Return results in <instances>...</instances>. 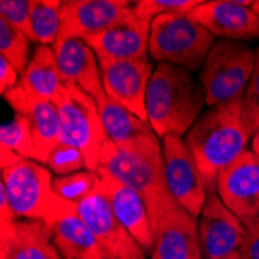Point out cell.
<instances>
[{
    "mask_svg": "<svg viewBox=\"0 0 259 259\" xmlns=\"http://www.w3.org/2000/svg\"><path fill=\"white\" fill-rule=\"evenodd\" d=\"M244 100L209 107L183 137L190 148L208 194L218 193L221 174L247 149L250 134L242 116Z\"/></svg>",
    "mask_w": 259,
    "mask_h": 259,
    "instance_id": "obj_1",
    "label": "cell"
},
{
    "mask_svg": "<svg viewBox=\"0 0 259 259\" xmlns=\"http://www.w3.org/2000/svg\"><path fill=\"white\" fill-rule=\"evenodd\" d=\"M206 106L202 84L190 70L158 64L146 93L148 123L161 140L168 134L185 137Z\"/></svg>",
    "mask_w": 259,
    "mask_h": 259,
    "instance_id": "obj_2",
    "label": "cell"
},
{
    "mask_svg": "<svg viewBox=\"0 0 259 259\" xmlns=\"http://www.w3.org/2000/svg\"><path fill=\"white\" fill-rule=\"evenodd\" d=\"M2 185L19 221H37L53 227L59 219L76 211L53 190V176L42 163L0 149Z\"/></svg>",
    "mask_w": 259,
    "mask_h": 259,
    "instance_id": "obj_3",
    "label": "cell"
},
{
    "mask_svg": "<svg viewBox=\"0 0 259 259\" xmlns=\"http://www.w3.org/2000/svg\"><path fill=\"white\" fill-rule=\"evenodd\" d=\"M98 174L112 177L143 197L154 228L164 214L179 206L164 177L163 151L141 152L121 149L109 140L101 151Z\"/></svg>",
    "mask_w": 259,
    "mask_h": 259,
    "instance_id": "obj_4",
    "label": "cell"
},
{
    "mask_svg": "<svg viewBox=\"0 0 259 259\" xmlns=\"http://www.w3.org/2000/svg\"><path fill=\"white\" fill-rule=\"evenodd\" d=\"M214 44V36L188 14H164L151 23L149 55L158 64L197 72Z\"/></svg>",
    "mask_w": 259,
    "mask_h": 259,
    "instance_id": "obj_5",
    "label": "cell"
},
{
    "mask_svg": "<svg viewBox=\"0 0 259 259\" xmlns=\"http://www.w3.org/2000/svg\"><path fill=\"white\" fill-rule=\"evenodd\" d=\"M256 64V52L238 40H218L199 73L206 106L244 100Z\"/></svg>",
    "mask_w": 259,
    "mask_h": 259,
    "instance_id": "obj_6",
    "label": "cell"
},
{
    "mask_svg": "<svg viewBox=\"0 0 259 259\" xmlns=\"http://www.w3.org/2000/svg\"><path fill=\"white\" fill-rule=\"evenodd\" d=\"M53 103L61 118V141L76 146L85 158L87 171L98 172L101 151L109 137L95 100L76 84L65 82Z\"/></svg>",
    "mask_w": 259,
    "mask_h": 259,
    "instance_id": "obj_7",
    "label": "cell"
},
{
    "mask_svg": "<svg viewBox=\"0 0 259 259\" xmlns=\"http://www.w3.org/2000/svg\"><path fill=\"white\" fill-rule=\"evenodd\" d=\"M79 218L97 238L104 259H146V253L113 213L101 180L95 190L76 205Z\"/></svg>",
    "mask_w": 259,
    "mask_h": 259,
    "instance_id": "obj_8",
    "label": "cell"
},
{
    "mask_svg": "<svg viewBox=\"0 0 259 259\" xmlns=\"http://www.w3.org/2000/svg\"><path fill=\"white\" fill-rule=\"evenodd\" d=\"M161 149L164 177L174 200L194 218L200 216L209 194L190 148L182 135L168 134L161 138Z\"/></svg>",
    "mask_w": 259,
    "mask_h": 259,
    "instance_id": "obj_9",
    "label": "cell"
},
{
    "mask_svg": "<svg viewBox=\"0 0 259 259\" xmlns=\"http://www.w3.org/2000/svg\"><path fill=\"white\" fill-rule=\"evenodd\" d=\"M126 0H67L61 5L62 27L58 39H82L104 33L134 17Z\"/></svg>",
    "mask_w": 259,
    "mask_h": 259,
    "instance_id": "obj_10",
    "label": "cell"
},
{
    "mask_svg": "<svg viewBox=\"0 0 259 259\" xmlns=\"http://www.w3.org/2000/svg\"><path fill=\"white\" fill-rule=\"evenodd\" d=\"M106 93L132 113L148 121L146 93L154 73L149 58L129 61H100Z\"/></svg>",
    "mask_w": 259,
    "mask_h": 259,
    "instance_id": "obj_11",
    "label": "cell"
},
{
    "mask_svg": "<svg viewBox=\"0 0 259 259\" xmlns=\"http://www.w3.org/2000/svg\"><path fill=\"white\" fill-rule=\"evenodd\" d=\"M251 5V0H209L202 2L188 16L214 37L241 42L259 37V16Z\"/></svg>",
    "mask_w": 259,
    "mask_h": 259,
    "instance_id": "obj_12",
    "label": "cell"
},
{
    "mask_svg": "<svg viewBox=\"0 0 259 259\" xmlns=\"http://www.w3.org/2000/svg\"><path fill=\"white\" fill-rule=\"evenodd\" d=\"M218 196L242 222L259 218V158L245 151L221 174Z\"/></svg>",
    "mask_w": 259,
    "mask_h": 259,
    "instance_id": "obj_13",
    "label": "cell"
},
{
    "mask_svg": "<svg viewBox=\"0 0 259 259\" xmlns=\"http://www.w3.org/2000/svg\"><path fill=\"white\" fill-rule=\"evenodd\" d=\"M93 100L98 106L104 131L115 146L141 152L163 151L158 135L151 124L110 98L106 90Z\"/></svg>",
    "mask_w": 259,
    "mask_h": 259,
    "instance_id": "obj_14",
    "label": "cell"
},
{
    "mask_svg": "<svg viewBox=\"0 0 259 259\" xmlns=\"http://www.w3.org/2000/svg\"><path fill=\"white\" fill-rule=\"evenodd\" d=\"M244 231L242 221L224 205L218 193L209 194L199 221L202 256H205V259H222L239 251Z\"/></svg>",
    "mask_w": 259,
    "mask_h": 259,
    "instance_id": "obj_15",
    "label": "cell"
},
{
    "mask_svg": "<svg viewBox=\"0 0 259 259\" xmlns=\"http://www.w3.org/2000/svg\"><path fill=\"white\" fill-rule=\"evenodd\" d=\"M4 97L16 113L28 118L36 146V161L45 164L52 151L61 143L62 137L56 104L53 101L31 98L20 82L8 90Z\"/></svg>",
    "mask_w": 259,
    "mask_h": 259,
    "instance_id": "obj_16",
    "label": "cell"
},
{
    "mask_svg": "<svg viewBox=\"0 0 259 259\" xmlns=\"http://www.w3.org/2000/svg\"><path fill=\"white\" fill-rule=\"evenodd\" d=\"M100 177L103 190L113 208V213L120 219L123 227L132 234L138 245L143 248V251L152 256L155 250L157 233L146 202L138 193L113 180L112 177L103 174H100Z\"/></svg>",
    "mask_w": 259,
    "mask_h": 259,
    "instance_id": "obj_17",
    "label": "cell"
},
{
    "mask_svg": "<svg viewBox=\"0 0 259 259\" xmlns=\"http://www.w3.org/2000/svg\"><path fill=\"white\" fill-rule=\"evenodd\" d=\"M155 250L151 259H202L199 224L182 206L155 224Z\"/></svg>",
    "mask_w": 259,
    "mask_h": 259,
    "instance_id": "obj_18",
    "label": "cell"
},
{
    "mask_svg": "<svg viewBox=\"0 0 259 259\" xmlns=\"http://www.w3.org/2000/svg\"><path fill=\"white\" fill-rule=\"evenodd\" d=\"M151 23L135 16L104 33L87 37L84 42L95 52L98 61L143 59L149 53Z\"/></svg>",
    "mask_w": 259,
    "mask_h": 259,
    "instance_id": "obj_19",
    "label": "cell"
},
{
    "mask_svg": "<svg viewBox=\"0 0 259 259\" xmlns=\"http://www.w3.org/2000/svg\"><path fill=\"white\" fill-rule=\"evenodd\" d=\"M53 52L65 82H73L97 98L104 92L100 61L82 39H58Z\"/></svg>",
    "mask_w": 259,
    "mask_h": 259,
    "instance_id": "obj_20",
    "label": "cell"
},
{
    "mask_svg": "<svg viewBox=\"0 0 259 259\" xmlns=\"http://www.w3.org/2000/svg\"><path fill=\"white\" fill-rule=\"evenodd\" d=\"M0 259H62L52 241V227L16 221L0 227Z\"/></svg>",
    "mask_w": 259,
    "mask_h": 259,
    "instance_id": "obj_21",
    "label": "cell"
},
{
    "mask_svg": "<svg viewBox=\"0 0 259 259\" xmlns=\"http://www.w3.org/2000/svg\"><path fill=\"white\" fill-rule=\"evenodd\" d=\"M52 241L62 259H104L92 230L73 211L52 227Z\"/></svg>",
    "mask_w": 259,
    "mask_h": 259,
    "instance_id": "obj_22",
    "label": "cell"
},
{
    "mask_svg": "<svg viewBox=\"0 0 259 259\" xmlns=\"http://www.w3.org/2000/svg\"><path fill=\"white\" fill-rule=\"evenodd\" d=\"M20 84L31 98L44 101L56 100L65 81L59 70L53 47H37L31 56L25 73L22 75Z\"/></svg>",
    "mask_w": 259,
    "mask_h": 259,
    "instance_id": "obj_23",
    "label": "cell"
},
{
    "mask_svg": "<svg viewBox=\"0 0 259 259\" xmlns=\"http://www.w3.org/2000/svg\"><path fill=\"white\" fill-rule=\"evenodd\" d=\"M58 0H31V27L34 42L45 47H53L59 37L62 17Z\"/></svg>",
    "mask_w": 259,
    "mask_h": 259,
    "instance_id": "obj_24",
    "label": "cell"
},
{
    "mask_svg": "<svg viewBox=\"0 0 259 259\" xmlns=\"http://www.w3.org/2000/svg\"><path fill=\"white\" fill-rule=\"evenodd\" d=\"M0 149L11 151L23 158L36 160V146L31 124L27 116L16 113L14 118L0 129Z\"/></svg>",
    "mask_w": 259,
    "mask_h": 259,
    "instance_id": "obj_25",
    "label": "cell"
},
{
    "mask_svg": "<svg viewBox=\"0 0 259 259\" xmlns=\"http://www.w3.org/2000/svg\"><path fill=\"white\" fill-rule=\"evenodd\" d=\"M30 39L20 30L0 19V56H4L22 76L31 61Z\"/></svg>",
    "mask_w": 259,
    "mask_h": 259,
    "instance_id": "obj_26",
    "label": "cell"
},
{
    "mask_svg": "<svg viewBox=\"0 0 259 259\" xmlns=\"http://www.w3.org/2000/svg\"><path fill=\"white\" fill-rule=\"evenodd\" d=\"M101 177L98 172L93 171H78L68 176H56L53 177V190L55 193L73 205H78L87 196L92 194Z\"/></svg>",
    "mask_w": 259,
    "mask_h": 259,
    "instance_id": "obj_27",
    "label": "cell"
},
{
    "mask_svg": "<svg viewBox=\"0 0 259 259\" xmlns=\"http://www.w3.org/2000/svg\"><path fill=\"white\" fill-rule=\"evenodd\" d=\"M200 4L202 0H138L132 5V10L138 19L152 23L158 16L188 14Z\"/></svg>",
    "mask_w": 259,
    "mask_h": 259,
    "instance_id": "obj_28",
    "label": "cell"
},
{
    "mask_svg": "<svg viewBox=\"0 0 259 259\" xmlns=\"http://www.w3.org/2000/svg\"><path fill=\"white\" fill-rule=\"evenodd\" d=\"M45 164L58 176H68L81 171L82 168H87L82 152L76 146L65 143V141H61L52 151Z\"/></svg>",
    "mask_w": 259,
    "mask_h": 259,
    "instance_id": "obj_29",
    "label": "cell"
},
{
    "mask_svg": "<svg viewBox=\"0 0 259 259\" xmlns=\"http://www.w3.org/2000/svg\"><path fill=\"white\" fill-rule=\"evenodd\" d=\"M0 19L20 30L31 42L34 33L31 27V0H2L0 2Z\"/></svg>",
    "mask_w": 259,
    "mask_h": 259,
    "instance_id": "obj_30",
    "label": "cell"
},
{
    "mask_svg": "<svg viewBox=\"0 0 259 259\" xmlns=\"http://www.w3.org/2000/svg\"><path fill=\"white\" fill-rule=\"evenodd\" d=\"M242 116L250 137H253L259 129V47L256 50V64L253 75L244 95Z\"/></svg>",
    "mask_w": 259,
    "mask_h": 259,
    "instance_id": "obj_31",
    "label": "cell"
},
{
    "mask_svg": "<svg viewBox=\"0 0 259 259\" xmlns=\"http://www.w3.org/2000/svg\"><path fill=\"white\" fill-rule=\"evenodd\" d=\"M242 224L245 231L239 247V254L242 259H259V218Z\"/></svg>",
    "mask_w": 259,
    "mask_h": 259,
    "instance_id": "obj_32",
    "label": "cell"
},
{
    "mask_svg": "<svg viewBox=\"0 0 259 259\" xmlns=\"http://www.w3.org/2000/svg\"><path fill=\"white\" fill-rule=\"evenodd\" d=\"M19 72L4 58L0 56V93H5L11 89H14L20 81L17 79Z\"/></svg>",
    "mask_w": 259,
    "mask_h": 259,
    "instance_id": "obj_33",
    "label": "cell"
},
{
    "mask_svg": "<svg viewBox=\"0 0 259 259\" xmlns=\"http://www.w3.org/2000/svg\"><path fill=\"white\" fill-rule=\"evenodd\" d=\"M17 219L14 209L8 200V196H7V190L4 185H0V227L4 225H11L14 224Z\"/></svg>",
    "mask_w": 259,
    "mask_h": 259,
    "instance_id": "obj_34",
    "label": "cell"
},
{
    "mask_svg": "<svg viewBox=\"0 0 259 259\" xmlns=\"http://www.w3.org/2000/svg\"><path fill=\"white\" fill-rule=\"evenodd\" d=\"M251 152L259 158V129H257V132L251 137Z\"/></svg>",
    "mask_w": 259,
    "mask_h": 259,
    "instance_id": "obj_35",
    "label": "cell"
},
{
    "mask_svg": "<svg viewBox=\"0 0 259 259\" xmlns=\"http://www.w3.org/2000/svg\"><path fill=\"white\" fill-rule=\"evenodd\" d=\"M222 259H242V257H241L239 251H234V253H231V254H228V256H225Z\"/></svg>",
    "mask_w": 259,
    "mask_h": 259,
    "instance_id": "obj_36",
    "label": "cell"
},
{
    "mask_svg": "<svg viewBox=\"0 0 259 259\" xmlns=\"http://www.w3.org/2000/svg\"><path fill=\"white\" fill-rule=\"evenodd\" d=\"M251 10L259 16V0H254V2H253V5H251Z\"/></svg>",
    "mask_w": 259,
    "mask_h": 259,
    "instance_id": "obj_37",
    "label": "cell"
}]
</instances>
